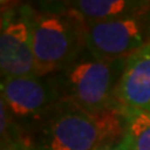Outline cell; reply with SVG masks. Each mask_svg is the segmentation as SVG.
<instances>
[{
    "label": "cell",
    "instance_id": "cell-1",
    "mask_svg": "<svg viewBox=\"0 0 150 150\" xmlns=\"http://www.w3.org/2000/svg\"><path fill=\"white\" fill-rule=\"evenodd\" d=\"M126 134L118 109L88 111L58 103L44 118L36 150H98L119 143Z\"/></svg>",
    "mask_w": 150,
    "mask_h": 150
},
{
    "label": "cell",
    "instance_id": "cell-2",
    "mask_svg": "<svg viewBox=\"0 0 150 150\" xmlns=\"http://www.w3.org/2000/svg\"><path fill=\"white\" fill-rule=\"evenodd\" d=\"M125 62L100 60L84 50L75 62L51 79L59 103L88 111L118 109L115 91Z\"/></svg>",
    "mask_w": 150,
    "mask_h": 150
},
{
    "label": "cell",
    "instance_id": "cell-3",
    "mask_svg": "<svg viewBox=\"0 0 150 150\" xmlns=\"http://www.w3.org/2000/svg\"><path fill=\"white\" fill-rule=\"evenodd\" d=\"M29 20L38 76L63 71L85 50L84 23L68 10L30 14Z\"/></svg>",
    "mask_w": 150,
    "mask_h": 150
},
{
    "label": "cell",
    "instance_id": "cell-4",
    "mask_svg": "<svg viewBox=\"0 0 150 150\" xmlns=\"http://www.w3.org/2000/svg\"><path fill=\"white\" fill-rule=\"evenodd\" d=\"M83 41L85 50L96 59L126 60L146 44L144 18L84 23Z\"/></svg>",
    "mask_w": 150,
    "mask_h": 150
},
{
    "label": "cell",
    "instance_id": "cell-5",
    "mask_svg": "<svg viewBox=\"0 0 150 150\" xmlns=\"http://www.w3.org/2000/svg\"><path fill=\"white\" fill-rule=\"evenodd\" d=\"M1 100L14 119H44L59 103L51 79L45 76H14L1 80Z\"/></svg>",
    "mask_w": 150,
    "mask_h": 150
},
{
    "label": "cell",
    "instance_id": "cell-6",
    "mask_svg": "<svg viewBox=\"0 0 150 150\" xmlns=\"http://www.w3.org/2000/svg\"><path fill=\"white\" fill-rule=\"evenodd\" d=\"M1 76H38L31 46L29 15L11 19L1 28L0 36Z\"/></svg>",
    "mask_w": 150,
    "mask_h": 150
},
{
    "label": "cell",
    "instance_id": "cell-7",
    "mask_svg": "<svg viewBox=\"0 0 150 150\" xmlns=\"http://www.w3.org/2000/svg\"><path fill=\"white\" fill-rule=\"evenodd\" d=\"M115 100L121 112L135 110L150 114V41L126 59Z\"/></svg>",
    "mask_w": 150,
    "mask_h": 150
},
{
    "label": "cell",
    "instance_id": "cell-8",
    "mask_svg": "<svg viewBox=\"0 0 150 150\" xmlns=\"http://www.w3.org/2000/svg\"><path fill=\"white\" fill-rule=\"evenodd\" d=\"M149 10L150 1L134 0H79L68 5V11L83 23L144 18Z\"/></svg>",
    "mask_w": 150,
    "mask_h": 150
},
{
    "label": "cell",
    "instance_id": "cell-9",
    "mask_svg": "<svg viewBox=\"0 0 150 150\" xmlns=\"http://www.w3.org/2000/svg\"><path fill=\"white\" fill-rule=\"evenodd\" d=\"M126 135L133 150H150V114L144 111H125Z\"/></svg>",
    "mask_w": 150,
    "mask_h": 150
},
{
    "label": "cell",
    "instance_id": "cell-10",
    "mask_svg": "<svg viewBox=\"0 0 150 150\" xmlns=\"http://www.w3.org/2000/svg\"><path fill=\"white\" fill-rule=\"evenodd\" d=\"M1 150H36L29 138H19L1 143Z\"/></svg>",
    "mask_w": 150,
    "mask_h": 150
},
{
    "label": "cell",
    "instance_id": "cell-11",
    "mask_svg": "<svg viewBox=\"0 0 150 150\" xmlns=\"http://www.w3.org/2000/svg\"><path fill=\"white\" fill-rule=\"evenodd\" d=\"M98 150H133V148H131V144H130V140L128 138V135L125 134L123 140H120L119 143L112 144V145H108V146L100 148Z\"/></svg>",
    "mask_w": 150,
    "mask_h": 150
}]
</instances>
